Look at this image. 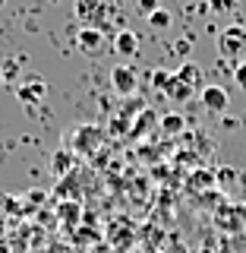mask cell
I'll return each instance as SVG.
<instances>
[{
    "mask_svg": "<svg viewBox=\"0 0 246 253\" xmlns=\"http://www.w3.org/2000/svg\"><path fill=\"white\" fill-rule=\"evenodd\" d=\"M218 54L221 60H227V67H237L246 57V29L243 26H224L218 35Z\"/></svg>",
    "mask_w": 246,
    "mask_h": 253,
    "instance_id": "1",
    "label": "cell"
},
{
    "mask_svg": "<svg viewBox=\"0 0 246 253\" xmlns=\"http://www.w3.org/2000/svg\"><path fill=\"white\" fill-rule=\"evenodd\" d=\"M73 16L82 26L105 32L110 26V19H114V10H110L107 0H73Z\"/></svg>",
    "mask_w": 246,
    "mask_h": 253,
    "instance_id": "2",
    "label": "cell"
},
{
    "mask_svg": "<svg viewBox=\"0 0 246 253\" xmlns=\"http://www.w3.org/2000/svg\"><path fill=\"white\" fill-rule=\"evenodd\" d=\"M101 139H105V133H101L95 124H82V126H76V130H73L70 146H73V152H79V155H92L95 149L101 146Z\"/></svg>",
    "mask_w": 246,
    "mask_h": 253,
    "instance_id": "3",
    "label": "cell"
},
{
    "mask_svg": "<svg viewBox=\"0 0 246 253\" xmlns=\"http://www.w3.org/2000/svg\"><path fill=\"white\" fill-rule=\"evenodd\" d=\"M110 85H114V92L120 95V98H130V95L139 89V73H136V67H130V63L114 67V70H110Z\"/></svg>",
    "mask_w": 246,
    "mask_h": 253,
    "instance_id": "4",
    "label": "cell"
},
{
    "mask_svg": "<svg viewBox=\"0 0 246 253\" xmlns=\"http://www.w3.org/2000/svg\"><path fill=\"white\" fill-rule=\"evenodd\" d=\"M101 44H105V32L101 29H92V26H79L76 29V47L85 54V57L101 54Z\"/></svg>",
    "mask_w": 246,
    "mask_h": 253,
    "instance_id": "5",
    "label": "cell"
},
{
    "mask_svg": "<svg viewBox=\"0 0 246 253\" xmlns=\"http://www.w3.org/2000/svg\"><path fill=\"white\" fill-rule=\"evenodd\" d=\"M202 105H205V111H211V114H224L227 105H231V95L221 89V85H205L202 89Z\"/></svg>",
    "mask_w": 246,
    "mask_h": 253,
    "instance_id": "6",
    "label": "cell"
},
{
    "mask_svg": "<svg viewBox=\"0 0 246 253\" xmlns=\"http://www.w3.org/2000/svg\"><path fill=\"white\" fill-rule=\"evenodd\" d=\"M114 51L120 54V57L126 60H133L139 54V35L133 29H117V35H114Z\"/></svg>",
    "mask_w": 246,
    "mask_h": 253,
    "instance_id": "7",
    "label": "cell"
},
{
    "mask_svg": "<svg viewBox=\"0 0 246 253\" xmlns=\"http://www.w3.org/2000/svg\"><path fill=\"white\" fill-rule=\"evenodd\" d=\"M193 92H196V89H189V85H186V83H183V79H180L177 73H174V76H171V83H168V89H164V95H168V98H171V101H177V105H186V101H189V98H193Z\"/></svg>",
    "mask_w": 246,
    "mask_h": 253,
    "instance_id": "8",
    "label": "cell"
},
{
    "mask_svg": "<svg viewBox=\"0 0 246 253\" xmlns=\"http://www.w3.org/2000/svg\"><path fill=\"white\" fill-rule=\"evenodd\" d=\"M16 95H19V101H26V105H35L38 98H44V83L29 76V83H22L19 89H16Z\"/></svg>",
    "mask_w": 246,
    "mask_h": 253,
    "instance_id": "9",
    "label": "cell"
},
{
    "mask_svg": "<svg viewBox=\"0 0 246 253\" xmlns=\"http://www.w3.org/2000/svg\"><path fill=\"white\" fill-rule=\"evenodd\" d=\"M177 76L183 79V83L189 85V89H196V85H199V89H205V83H202V70L196 67V63H189V60H186L183 67L177 70Z\"/></svg>",
    "mask_w": 246,
    "mask_h": 253,
    "instance_id": "10",
    "label": "cell"
},
{
    "mask_svg": "<svg viewBox=\"0 0 246 253\" xmlns=\"http://www.w3.org/2000/svg\"><path fill=\"white\" fill-rule=\"evenodd\" d=\"M76 165V155L70 152V149H57L54 152V158H51V168H54V174H67L70 168Z\"/></svg>",
    "mask_w": 246,
    "mask_h": 253,
    "instance_id": "11",
    "label": "cell"
},
{
    "mask_svg": "<svg viewBox=\"0 0 246 253\" xmlns=\"http://www.w3.org/2000/svg\"><path fill=\"white\" fill-rule=\"evenodd\" d=\"M145 19H148V26H152V29H168V26H174V16H171V10H164V6H158V10L152 16H145Z\"/></svg>",
    "mask_w": 246,
    "mask_h": 253,
    "instance_id": "12",
    "label": "cell"
},
{
    "mask_svg": "<svg viewBox=\"0 0 246 253\" xmlns=\"http://www.w3.org/2000/svg\"><path fill=\"white\" fill-rule=\"evenodd\" d=\"M148 76H152V89L155 92H164V89H168V83H171V70H152V73H148Z\"/></svg>",
    "mask_w": 246,
    "mask_h": 253,
    "instance_id": "13",
    "label": "cell"
},
{
    "mask_svg": "<svg viewBox=\"0 0 246 253\" xmlns=\"http://www.w3.org/2000/svg\"><path fill=\"white\" fill-rule=\"evenodd\" d=\"M205 6H209L211 13H221V16H227V13H234V10H237V0H209Z\"/></svg>",
    "mask_w": 246,
    "mask_h": 253,
    "instance_id": "14",
    "label": "cell"
},
{
    "mask_svg": "<svg viewBox=\"0 0 246 253\" xmlns=\"http://www.w3.org/2000/svg\"><path fill=\"white\" fill-rule=\"evenodd\" d=\"M161 126H164V133H180V130H183V117H180V114H168V117H161Z\"/></svg>",
    "mask_w": 246,
    "mask_h": 253,
    "instance_id": "15",
    "label": "cell"
},
{
    "mask_svg": "<svg viewBox=\"0 0 246 253\" xmlns=\"http://www.w3.org/2000/svg\"><path fill=\"white\" fill-rule=\"evenodd\" d=\"M231 73H234V83H237V89H243V92H246V60H243V63H237V67L231 70Z\"/></svg>",
    "mask_w": 246,
    "mask_h": 253,
    "instance_id": "16",
    "label": "cell"
},
{
    "mask_svg": "<svg viewBox=\"0 0 246 253\" xmlns=\"http://www.w3.org/2000/svg\"><path fill=\"white\" fill-rule=\"evenodd\" d=\"M136 6H139V13H142V16H152L158 6H161V0H136Z\"/></svg>",
    "mask_w": 246,
    "mask_h": 253,
    "instance_id": "17",
    "label": "cell"
},
{
    "mask_svg": "<svg viewBox=\"0 0 246 253\" xmlns=\"http://www.w3.org/2000/svg\"><path fill=\"white\" fill-rule=\"evenodd\" d=\"M76 215H79V206H76V203H73V206H60V218H63V221L70 218V225H73Z\"/></svg>",
    "mask_w": 246,
    "mask_h": 253,
    "instance_id": "18",
    "label": "cell"
},
{
    "mask_svg": "<svg viewBox=\"0 0 246 253\" xmlns=\"http://www.w3.org/2000/svg\"><path fill=\"white\" fill-rule=\"evenodd\" d=\"M174 51H177L180 57H189V51H193V42H189V38H180V42L174 44Z\"/></svg>",
    "mask_w": 246,
    "mask_h": 253,
    "instance_id": "19",
    "label": "cell"
},
{
    "mask_svg": "<svg viewBox=\"0 0 246 253\" xmlns=\"http://www.w3.org/2000/svg\"><path fill=\"white\" fill-rule=\"evenodd\" d=\"M6 83V79H3V67H0V85H3Z\"/></svg>",
    "mask_w": 246,
    "mask_h": 253,
    "instance_id": "20",
    "label": "cell"
},
{
    "mask_svg": "<svg viewBox=\"0 0 246 253\" xmlns=\"http://www.w3.org/2000/svg\"><path fill=\"white\" fill-rule=\"evenodd\" d=\"M0 231H3V215H0Z\"/></svg>",
    "mask_w": 246,
    "mask_h": 253,
    "instance_id": "21",
    "label": "cell"
},
{
    "mask_svg": "<svg viewBox=\"0 0 246 253\" xmlns=\"http://www.w3.org/2000/svg\"><path fill=\"white\" fill-rule=\"evenodd\" d=\"M3 3H6V0H0V6H3Z\"/></svg>",
    "mask_w": 246,
    "mask_h": 253,
    "instance_id": "22",
    "label": "cell"
}]
</instances>
